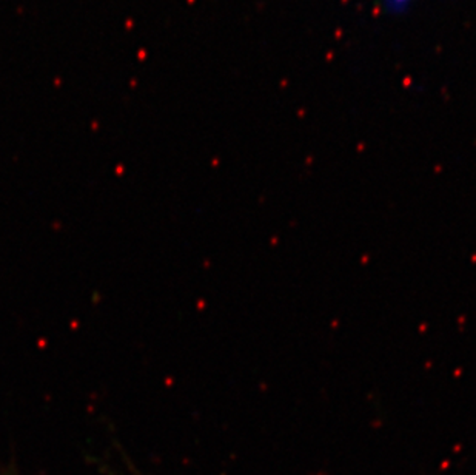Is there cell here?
<instances>
[{"mask_svg": "<svg viewBox=\"0 0 476 475\" xmlns=\"http://www.w3.org/2000/svg\"><path fill=\"white\" fill-rule=\"evenodd\" d=\"M7 475H16V472H10V473H7Z\"/></svg>", "mask_w": 476, "mask_h": 475, "instance_id": "1", "label": "cell"}]
</instances>
